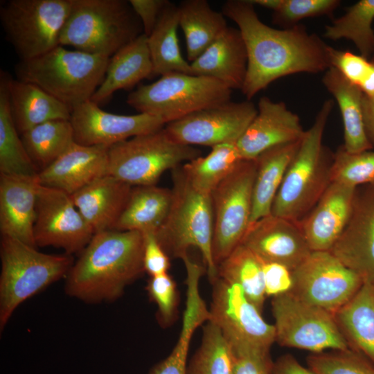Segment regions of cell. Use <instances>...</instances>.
<instances>
[{"mask_svg":"<svg viewBox=\"0 0 374 374\" xmlns=\"http://www.w3.org/2000/svg\"><path fill=\"white\" fill-rule=\"evenodd\" d=\"M222 10L238 25L245 45L247 68L241 91L247 100L280 78L331 66L329 45L303 25L271 28L260 21L249 0L226 1Z\"/></svg>","mask_w":374,"mask_h":374,"instance_id":"cell-1","label":"cell"},{"mask_svg":"<svg viewBox=\"0 0 374 374\" xmlns=\"http://www.w3.org/2000/svg\"><path fill=\"white\" fill-rule=\"evenodd\" d=\"M143 246L140 231L96 233L66 275L65 292L88 303L115 301L145 271Z\"/></svg>","mask_w":374,"mask_h":374,"instance_id":"cell-2","label":"cell"},{"mask_svg":"<svg viewBox=\"0 0 374 374\" xmlns=\"http://www.w3.org/2000/svg\"><path fill=\"white\" fill-rule=\"evenodd\" d=\"M334 101L326 100L305 131L273 202L271 214L298 222L315 206L331 184L333 154L323 135Z\"/></svg>","mask_w":374,"mask_h":374,"instance_id":"cell-3","label":"cell"},{"mask_svg":"<svg viewBox=\"0 0 374 374\" xmlns=\"http://www.w3.org/2000/svg\"><path fill=\"white\" fill-rule=\"evenodd\" d=\"M109 57L59 45L15 66L17 80L33 83L73 107L91 100L104 80Z\"/></svg>","mask_w":374,"mask_h":374,"instance_id":"cell-4","label":"cell"},{"mask_svg":"<svg viewBox=\"0 0 374 374\" xmlns=\"http://www.w3.org/2000/svg\"><path fill=\"white\" fill-rule=\"evenodd\" d=\"M143 33L129 1L73 0L60 45L110 57Z\"/></svg>","mask_w":374,"mask_h":374,"instance_id":"cell-5","label":"cell"},{"mask_svg":"<svg viewBox=\"0 0 374 374\" xmlns=\"http://www.w3.org/2000/svg\"><path fill=\"white\" fill-rule=\"evenodd\" d=\"M172 199L168 214L155 231L170 258L182 259L190 247L201 252L211 283L217 277L212 254L213 213L211 195L198 192L184 175L181 166L172 170Z\"/></svg>","mask_w":374,"mask_h":374,"instance_id":"cell-6","label":"cell"},{"mask_svg":"<svg viewBox=\"0 0 374 374\" xmlns=\"http://www.w3.org/2000/svg\"><path fill=\"white\" fill-rule=\"evenodd\" d=\"M0 256V330L16 308L51 284L66 277L71 255L42 253L16 238L1 236Z\"/></svg>","mask_w":374,"mask_h":374,"instance_id":"cell-7","label":"cell"},{"mask_svg":"<svg viewBox=\"0 0 374 374\" xmlns=\"http://www.w3.org/2000/svg\"><path fill=\"white\" fill-rule=\"evenodd\" d=\"M232 90L209 77L170 73L131 92L127 103L139 113L166 124L192 113L231 101Z\"/></svg>","mask_w":374,"mask_h":374,"instance_id":"cell-8","label":"cell"},{"mask_svg":"<svg viewBox=\"0 0 374 374\" xmlns=\"http://www.w3.org/2000/svg\"><path fill=\"white\" fill-rule=\"evenodd\" d=\"M163 127L109 146L108 174L132 186L156 185L166 170L200 157L199 149L173 141Z\"/></svg>","mask_w":374,"mask_h":374,"instance_id":"cell-9","label":"cell"},{"mask_svg":"<svg viewBox=\"0 0 374 374\" xmlns=\"http://www.w3.org/2000/svg\"><path fill=\"white\" fill-rule=\"evenodd\" d=\"M73 0H10L0 8L9 42L21 60L46 53L60 45Z\"/></svg>","mask_w":374,"mask_h":374,"instance_id":"cell-10","label":"cell"},{"mask_svg":"<svg viewBox=\"0 0 374 374\" xmlns=\"http://www.w3.org/2000/svg\"><path fill=\"white\" fill-rule=\"evenodd\" d=\"M210 320L221 330L234 353L270 355L275 342L274 325L267 323L261 312L235 283L217 277L212 283Z\"/></svg>","mask_w":374,"mask_h":374,"instance_id":"cell-11","label":"cell"},{"mask_svg":"<svg viewBox=\"0 0 374 374\" xmlns=\"http://www.w3.org/2000/svg\"><path fill=\"white\" fill-rule=\"evenodd\" d=\"M275 341L312 353L348 349L334 314L303 301L290 292L272 297Z\"/></svg>","mask_w":374,"mask_h":374,"instance_id":"cell-12","label":"cell"},{"mask_svg":"<svg viewBox=\"0 0 374 374\" xmlns=\"http://www.w3.org/2000/svg\"><path fill=\"white\" fill-rule=\"evenodd\" d=\"M256 169L255 159H242L211 194L216 267L241 244L249 228Z\"/></svg>","mask_w":374,"mask_h":374,"instance_id":"cell-13","label":"cell"},{"mask_svg":"<svg viewBox=\"0 0 374 374\" xmlns=\"http://www.w3.org/2000/svg\"><path fill=\"white\" fill-rule=\"evenodd\" d=\"M292 294L332 314L350 301L364 283L330 251H312L292 270Z\"/></svg>","mask_w":374,"mask_h":374,"instance_id":"cell-14","label":"cell"},{"mask_svg":"<svg viewBox=\"0 0 374 374\" xmlns=\"http://www.w3.org/2000/svg\"><path fill=\"white\" fill-rule=\"evenodd\" d=\"M257 112L250 100H231L192 113L166 124L163 129L176 143L212 148L224 143H237Z\"/></svg>","mask_w":374,"mask_h":374,"instance_id":"cell-15","label":"cell"},{"mask_svg":"<svg viewBox=\"0 0 374 374\" xmlns=\"http://www.w3.org/2000/svg\"><path fill=\"white\" fill-rule=\"evenodd\" d=\"M94 234L70 195L39 185L34 225L36 247L52 246L71 255L81 252Z\"/></svg>","mask_w":374,"mask_h":374,"instance_id":"cell-16","label":"cell"},{"mask_svg":"<svg viewBox=\"0 0 374 374\" xmlns=\"http://www.w3.org/2000/svg\"><path fill=\"white\" fill-rule=\"evenodd\" d=\"M70 122L75 142L88 146L109 147L166 125L161 118L147 114L121 115L105 112L91 100L72 109Z\"/></svg>","mask_w":374,"mask_h":374,"instance_id":"cell-17","label":"cell"},{"mask_svg":"<svg viewBox=\"0 0 374 374\" xmlns=\"http://www.w3.org/2000/svg\"><path fill=\"white\" fill-rule=\"evenodd\" d=\"M330 251L374 283V185L357 188L350 217Z\"/></svg>","mask_w":374,"mask_h":374,"instance_id":"cell-18","label":"cell"},{"mask_svg":"<svg viewBox=\"0 0 374 374\" xmlns=\"http://www.w3.org/2000/svg\"><path fill=\"white\" fill-rule=\"evenodd\" d=\"M241 244L262 262L280 263L292 270L312 251L297 222L271 214L250 224Z\"/></svg>","mask_w":374,"mask_h":374,"instance_id":"cell-19","label":"cell"},{"mask_svg":"<svg viewBox=\"0 0 374 374\" xmlns=\"http://www.w3.org/2000/svg\"><path fill=\"white\" fill-rule=\"evenodd\" d=\"M257 114L236 144L242 159H256L273 147L300 141L305 133L300 118L283 102L260 98Z\"/></svg>","mask_w":374,"mask_h":374,"instance_id":"cell-20","label":"cell"},{"mask_svg":"<svg viewBox=\"0 0 374 374\" xmlns=\"http://www.w3.org/2000/svg\"><path fill=\"white\" fill-rule=\"evenodd\" d=\"M357 188L331 182L312 209L297 222L312 251L333 247L350 217Z\"/></svg>","mask_w":374,"mask_h":374,"instance_id":"cell-21","label":"cell"},{"mask_svg":"<svg viewBox=\"0 0 374 374\" xmlns=\"http://www.w3.org/2000/svg\"><path fill=\"white\" fill-rule=\"evenodd\" d=\"M108 148L73 142L56 160L39 172V184L73 195L108 174Z\"/></svg>","mask_w":374,"mask_h":374,"instance_id":"cell-22","label":"cell"},{"mask_svg":"<svg viewBox=\"0 0 374 374\" xmlns=\"http://www.w3.org/2000/svg\"><path fill=\"white\" fill-rule=\"evenodd\" d=\"M38 174L21 176L0 174V231L1 236L19 240L36 247Z\"/></svg>","mask_w":374,"mask_h":374,"instance_id":"cell-23","label":"cell"},{"mask_svg":"<svg viewBox=\"0 0 374 374\" xmlns=\"http://www.w3.org/2000/svg\"><path fill=\"white\" fill-rule=\"evenodd\" d=\"M132 187L107 174L71 196L75 206L96 233L114 229Z\"/></svg>","mask_w":374,"mask_h":374,"instance_id":"cell-24","label":"cell"},{"mask_svg":"<svg viewBox=\"0 0 374 374\" xmlns=\"http://www.w3.org/2000/svg\"><path fill=\"white\" fill-rule=\"evenodd\" d=\"M193 75L214 78L230 89H241L247 73V55L239 29L227 28L193 62Z\"/></svg>","mask_w":374,"mask_h":374,"instance_id":"cell-25","label":"cell"},{"mask_svg":"<svg viewBox=\"0 0 374 374\" xmlns=\"http://www.w3.org/2000/svg\"><path fill=\"white\" fill-rule=\"evenodd\" d=\"M153 76L148 37L141 34L109 58L103 81L91 100L96 104L119 89H130L141 80Z\"/></svg>","mask_w":374,"mask_h":374,"instance_id":"cell-26","label":"cell"},{"mask_svg":"<svg viewBox=\"0 0 374 374\" xmlns=\"http://www.w3.org/2000/svg\"><path fill=\"white\" fill-rule=\"evenodd\" d=\"M11 113L19 133L53 120H70L72 109L38 86L9 76Z\"/></svg>","mask_w":374,"mask_h":374,"instance_id":"cell-27","label":"cell"},{"mask_svg":"<svg viewBox=\"0 0 374 374\" xmlns=\"http://www.w3.org/2000/svg\"><path fill=\"white\" fill-rule=\"evenodd\" d=\"M322 82L339 107L344 125V149L350 153L373 150L365 129L364 93L361 89L332 66L326 71Z\"/></svg>","mask_w":374,"mask_h":374,"instance_id":"cell-28","label":"cell"},{"mask_svg":"<svg viewBox=\"0 0 374 374\" xmlns=\"http://www.w3.org/2000/svg\"><path fill=\"white\" fill-rule=\"evenodd\" d=\"M334 316L348 348L374 365V283L365 281Z\"/></svg>","mask_w":374,"mask_h":374,"instance_id":"cell-29","label":"cell"},{"mask_svg":"<svg viewBox=\"0 0 374 374\" xmlns=\"http://www.w3.org/2000/svg\"><path fill=\"white\" fill-rule=\"evenodd\" d=\"M301 140L273 147L255 159L256 169L250 224L271 214L274 199Z\"/></svg>","mask_w":374,"mask_h":374,"instance_id":"cell-30","label":"cell"},{"mask_svg":"<svg viewBox=\"0 0 374 374\" xmlns=\"http://www.w3.org/2000/svg\"><path fill=\"white\" fill-rule=\"evenodd\" d=\"M172 199V190L167 188L133 186L114 229L155 232L166 220Z\"/></svg>","mask_w":374,"mask_h":374,"instance_id":"cell-31","label":"cell"},{"mask_svg":"<svg viewBox=\"0 0 374 374\" xmlns=\"http://www.w3.org/2000/svg\"><path fill=\"white\" fill-rule=\"evenodd\" d=\"M177 8L187 59L192 62L227 28L226 20L222 12L213 10L206 0H185Z\"/></svg>","mask_w":374,"mask_h":374,"instance_id":"cell-32","label":"cell"},{"mask_svg":"<svg viewBox=\"0 0 374 374\" xmlns=\"http://www.w3.org/2000/svg\"><path fill=\"white\" fill-rule=\"evenodd\" d=\"M177 6L170 1L163 8L149 36L148 44L153 65V75L170 73L192 74L190 63L182 56L177 38Z\"/></svg>","mask_w":374,"mask_h":374,"instance_id":"cell-33","label":"cell"},{"mask_svg":"<svg viewBox=\"0 0 374 374\" xmlns=\"http://www.w3.org/2000/svg\"><path fill=\"white\" fill-rule=\"evenodd\" d=\"M0 174L35 176L37 166L19 138L11 113L8 93L9 75H0Z\"/></svg>","mask_w":374,"mask_h":374,"instance_id":"cell-34","label":"cell"},{"mask_svg":"<svg viewBox=\"0 0 374 374\" xmlns=\"http://www.w3.org/2000/svg\"><path fill=\"white\" fill-rule=\"evenodd\" d=\"M242 160L236 143H224L212 147L206 156L186 162L181 169L195 190L211 195Z\"/></svg>","mask_w":374,"mask_h":374,"instance_id":"cell-35","label":"cell"},{"mask_svg":"<svg viewBox=\"0 0 374 374\" xmlns=\"http://www.w3.org/2000/svg\"><path fill=\"white\" fill-rule=\"evenodd\" d=\"M217 277L239 285L249 300L262 312L265 299L261 260L239 244L217 267Z\"/></svg>","mask_w":374,"mask_h":374,"instance_id":"cell-36","label":"cell"},{"mask_svg":"<svg viewBox=\"0 0 374 374\" xmlns=\"http://www.w3.org/2000/svg\"><path fill=\"white\" fill-rule=\"evenodd\" d=\"M24 145L35 166L42 170L56 160L73 142L70 120H53L21 134Z\"/></svg>","mask_w":374,"mask_h":374,"instance_id":"cell-37","label":"cell"},{"mask_svg":"<svg viewBox=\"0 0 374 374\" xmlns=\"http://www.w3.org/2000/svg\"><path fill=\"white\" fill-rule=\"evenodd\" d=\"M374 0H360L348 7L344 15L326 26L323 37L353 42L363 57L374 55Z\"/></svg>","mask_w":374,"mask_h":374,"instance_id":"cell-38","label":"cell"},{"mask_svg":"<svg viewBox=\"0 0 374 374\" xmlns=\"http://www.w3.org/2000/svg\"><path fill=\"white\" fill-rule=\"evenodd\" d=\"M234 353L220 328L211 321L203 328L202 342L186 374H232Z\"/></svg>","mask_w":374,"mask_h":374,"instance_id":"cell-39","label":"cell"},{"mask_svg":"<svg viewBox=\"0 0 374 374\" xmlns=\"http://www.w3.org/2000/svg\"><path fill=\"white\" fill-rule=\"evenodd\" d=\"M330 179L355 188L374 185V150L350 153L339 147L333 154Z\"/></svg>","mask_w":374,"mask_h":374,"instance_id":"cell-40","label":"cell"},{"mask_svg":"<svg viewBox=\"0 0 374 374\" xmlns=\"http://www.w3.org/2000/svg\"><path fill=\"white\" fill-rule=\"evenodd\" d=\"M206 321V314L199 309L194 307L185 308L180 335L175 348L148 374H186L190 340L195 330Z\"/></svg>","mask_w":374,"mask_h":374,"instance_id":"cell-41","label":"cell"},{"mask_svg":"<svg viewBox=\"0 0 374 374\" xmlns=\"http://www.w3.org/2000/svg\"><path fill=\"white\" fill-rule=\"evenodd\" d=\"M306 361L317 374H374V365L350 348L312 353Z\"/></svg>","mask_w":374,"mask_h":374,"instance_id":"cell-42","label":"cell"},{"mask_svg":"<svg viewBox=\"0 0 374 374\" xmlns=\"http://www.w3.org/2000/svg\"><path fill=\"white\" fill-rule=\"evenodd\" d=\"M145 290L157 306V318L160 326H170L178 314L179 293L175 281L168 273L151 276Z\"/></svg>","mask_w":374,"mask_h":374,"instance_id":"cell-43","label":"cell"},{"mask_svg":"<svg viewBox=\"0 0 374 374\" xmlns=\"http://www.w3.org/2000/svg\"><path fill=\"white\" fill-rule=\"evenodd\" d=\"M339 0H283L273 12L275 24L290 28L305 18L331 15L339 6Z\"/></svg>","mask_w":374,"mask_h":374,"instance_id":"cell-44","label":"cell"},{"mask_svg":"<svg viewBox=\"0 0 374 374\" xmlns=\"http://www.w3.org/2000/svg\"><path fill=\"white\" fill-rule=\"evenodd\" d=\"M330 66L356 86H359L367 73L371 61L350 51L337 50L328 46Z\"/></svg>","mask_w":374,"mask_h":374,"instance_id":"cell-45","label":"cell"},{"mask_svg":"<svg viewBox=\"0 0 374 374\" xmlns=\"http://www.w3.org/2000/svg\"><path fill=\"white\" fill-rule=\"evenodd\" d=\"M143 266L150 276L167 274L170 267V257L159 243L154 231L143 232Z\"/></svg>","mask_w":374,"mask_h":374,"instance_id":"cell-46","label":"cell"},{"mask_svg":"<svg viewBox=\"0 0 374 374\" xmlns=\"http://www.w3.org/2000/svg\"><path fill=\"white\" fill-rule=\"evenodd\" d=\"M262 265L267 296L274 297L291 291L293 285L292 269L273 262H262Z\"/></svg>","mask_w":374,"mask_h":374,"instance_id":"cell-47","label":"cell"},{"mask_svg":"<svg viewBox=\"0 0 374 374\" xmlns=\"http://www.w3.org/2000/svg\"><path fill=\"white\" fill-rule=\"evenodd\" d=\"M273 365L270 355L234 353L232 374H273Z\"/></svg>","mask_w":374,"mask_h":374,"instance_id":"cell-48","label":"cell"},{"mask_svg":"<svg viewBox=\"0 0 374 374\" xmlns=\"http://www.w3.org/2000/svg\"><path fill=\"white\" fill-rule=\"evenodd\" d=\"M133 10L139 18L143 33L148 37L153 30L167 0H130Z\"/></svg>","mask_w":374,"mask_h":374,"instance_id":"cell-49","label":"cell"},{"mask_svg":"<svg viewBox=\"0 0 374 374\" xmlns=\"http://www.w3.org/2000/svg\"><path fill=\"white\" fill-rule=\"evenodd\" d=\"M273 374H317L309 367L303 366L293 355L285 354L273 365Z\"/></svg>","mask_w":374,"mask_h":374,"instance_id":"cell-50","label":"cell"},{"mask_svg":"<svg viewBox=\"0 0 374 374\" xmlns=\"http://www.w3.org/2000/svg\"><path fill=\"white\" fill-rule=\"evenodd\" d=\"M363 114L367 136L374 148V96L363 97Z\"/></svg>","mask_w":374,"mask_h":374,"instance_id":"cell-51","label":"cell"},{"mask_svg":"<svg viewBox=\"0 0 374 374\" xmlns=\"http://www.w3.org/2000/svg\"><path fill=\"white\" fill-rule=\"evenodd\" d=\"M358 87L365 96H374V62L371 61L370 68Z\"/></svg>","mask_w":374,"mask_h":374,"instance_id":"cell-52","label":"cell"},{"mask_svg":"<svg viewBox=\"0 0 374 374\" xmlns=\"http://www.w3.org/2000/svg\"><path fill=\"white\" fill-rule=\"evenodd\" d=\"M253 5L276 11L281 5L283 0H249Z\"/></svg>","mask_w":374,"mask_h":374,"instance_id":"cell-53","label":"cell"},{"mask_svg":"<svg viewBox=\"0 0 374 374\" xmlns=\"http://www.w3.org/2000/svg\"><path fill=\"white\" fill-rule=\"evenodd\" d=\"M373 60H372V61H373V62H374V55H373Z\"/></svg>","mask_w":374,"mask_h":374,"instance_id":"cell-54","label":"cell"}]
</instances>
